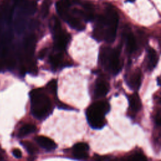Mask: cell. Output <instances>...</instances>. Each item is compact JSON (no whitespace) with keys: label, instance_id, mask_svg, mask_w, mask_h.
I'll list each match as a JSON object with an SVG mask.
<instances>
[{"label":"cell","instance_id":"6da1fadb","mask_svg":"<svg viewBox=\"0 0 161 161\" xmlns=\"http://www.w3.org/2000/svg\"><path fill=\"white\" fill-rule=\"evenodd\" d=\"M30 95L32 114L38 120L46 118L52 111V104L49 98L40 90H32Z\"/></svg>","mask_w":161,"mask_h":161},{"label":"cell","instance_id":"7a4b0ae2","mask_svg":"<svg viewBox=\"0 0 161 161\" xmlns=\"http://www.w3.org/2000/svg\"><path fill=\"white\" fill-rule=\"evenodd\" d=\"M110 110V104L105 101L93 103L87 108L86 117L87 122L94 129H101L105 125V115Z\"/></svg>","mask_w":161,"mask_h":161},{"label":"cell","instance_id":"3957f363","mask_svg":"<svg viewBox=\"0 0 161 161\" xmlns=\"http://www.w3.org/2000/svg\"><path fill=\"white\" fill-rule=\"evenodd\" d=\"M101 62L104 69L113 74H117L122 69V64L120 59V51L106 47L101 52Z\"/></svg>","mask_w":161,"mask_h":161},{"label":"cell","instance_id":"277c9868","mask_svg":"<svg viewBox=\"0 0 161 161\" xmlns=\"http://www.w3.org/2000/svg\"><path fill=\"white\" fill-rule=\"evenodd\" d=\"M104 37V40L108 43L114 42L117 34L118 23L117 13L111 8H108L106 13L103 16Z\"/></svg>","mask_w":161,"mask_h":161},{"label":"cell","instance_id":"5b68a950","mask_svg":"<svg viewBox=\"0 0 161 161\" xmlns=\"http://www.w3.org/2000/svg\"><path fill=\"white\" fill-rule=\"evenodd\" d=\"M35 37L34 35H30L28 36L25 41V49L27 60L30 66V69L33 71L35 70V64L32 61L35 48Z\"/></svg>","mask_w":161,"mask_h":161},{"label":"cell","instance_id":"8992f818","mask_svg":"<svg viewBox=\"0 0 161 161\" xmlns=\"http://www.w3.org/2000/svg\"><path fill=\"white\" fill-rule=\"evenodd\" d=\"M54 38L56 49L59 51H62L67 45L70 40V35L66 32L62 30L59 33L54 35Z\"/></svg>","mask_w":161,"mask_h":161},{"label":"cell","instance_id":"52a82bcc","mask_svg":"<svg viewBox=\"0 0 161 161\" xmlns=\"http://www.w3.org/2000/svg\"><path fill=\"white\" fill-rule=\"evenodd\" d=\"M71 6L69 0H59L56 3V10L62 19L64 21L70 15L69 7Z\"/></svg>","mask_w":161,"mask_h":161},{"label":"cell","instance_id":"ba28073f","mask_svg":"<svg viewBox=\"0 0 161 161\" xmlns=\"http://www.w3.org/2000/svg\"><path fill=\"white\" fill-rule=\"evenodd\" d=\"M35 140L39 146L47 150H52L57 148V145L51 139L44 136H38Z\"/></svg>","mask_w":161,"mask_h":161},{"label":"cell","instance_id":"9c48e42d","mask_svg":"<svg viewBox=\"0 0 161 161\" xmlns=\"http://www.w3.org/2000/svg\"><path fill=\"white\" fill-rule=\"evenodd\" d=\"M37 10V4L34 1H27L23 2L20 6V14L23 16H30L34 15Z\"/></svg>","mask_w":161,"mask_h":161},{"label":"cell","instance_id":"30bf717a","mask_svg":"<svg viewBox=\"0 0 161 161\" xmlns=\"http://www.w3.org/2000/svg\"><path fill=\"white\" fill-rule=\"evenodd\" d=\"M110 90L108 83L103 79L98 80L95 87V95L97 97H103L107 95Z\"/></svg>","mask_w":161,"mask_h":161},{"label":"cell","instance_id":"8fae6325","mask_svg":"<svg viewBox=\"0 0 161 161\" xmlns=\"http://www.w3.org/2000/svg\"><path fill=\"white\" fill-rule=\"evenodd\" d=\"M123 36L125 37L126 51L129 54L133 53L136 48L135 38L131 31H126Z\"/></svg>","mask_w":161,"mask_h":161},{"label":"cell","instance_id":"7c38bea8","mask_svg":"<svg viewBox=\"0 0 161 161\" xmlns=\"http://www.w3.org/2000/svg\"><path fill=\"white\" fill-rule=\"evenodd\" d=\"M142 79L141 71L138 69L132 74L129 79V86L133 90H138L140 86Z\"/></svg>","mask_w":161,"mask_h":161},{"label":"cell","instance_id":"4fadbf2b","mask_svg":"<svg viewBox=\"0 0 161 161\" xmlns=\"http://www.w3.org/2000/svg\"><path fill=\"white\" fill-rule=\"evenodd\" d=\"M68 25L73 29L77 30L78 31H82L85 28L84 25L80 21V20L76 17V16L70 14L67 18L65 20Z\"/></svg>","mask_w":161,"mask_h":161},{"label":"cell","instance_id":"5bb4252c","mask_svg":"<svg viewBox=\"0 0 161 161\" xmlns=\"http://www.w3.org/2000/svg\"><path fill=\"white\" fill-rule=\"evenodd\" d=\"M158 62V55L156 51L150 48L148 51V69L150 71H152L154 69Z\"/></svg>","mask_w":161,"mask_h":161},{"label":"cell","instance_id":"9a60e30c","mask_svg":"<svg viewBox=\"0 0 161 161\" xmlns=\"http://www.w3.org/2000/svg\"><path fill=\"white\" fill-rule=\"evenodd\" d=\"M129 104L131 109L134 111H139L142 107L141 100L139 95L136 93H134L128 97Z\"/></svg>","mask_w":161,"mask_h":161},{"label":"cell","instance_id":"2e32d148","mask_svg":"<svg viewBox=\"0 0 161 161\" xmlns=\"http://www.w3.org/2000/svg\"><path fill=\"white\" fill-rule=\"evenodd\" d=\"M36 130V126L32 124H25L20 128L18 132L19 137H24L30 133L35 132Z\"/></svg>","mask_w":161,"mask_h":161},{"label":"cell","instance_id":"e0dca14e","mask_svg":"<svg viewBox=\"0 0 161 161\" xmlns=\"http://www.w3.org/2000/svg\"><path fill=\"white\" fill-rule=\"evenodd\" d=\"M62 59V55L61 53H58L52 55L50 58V62L51 65L54 67L56 68L60 66Z\"/></svg>","mask_w":161,"mask_h":161},{"label":"cell","instance_id":"ac0fdd59","mask_svg":"<svg viewBox=\"0 0 161 161\" xmlns=\"http://www.w3.org/2000/svg\"><path fill=\"white\" fill-rule=\"evenodd\" d=\"M52 4L51 0H44L43 4L42 5L41 8V15L43 18L47 17V16L49 14V8Z\"/></svg>","mask_w":161,"mask_h":161},{"label":"cell","instance_id":"d6986e66","mask_svg":"<svg viewBox=\"0 0 161 161\" xmlns=\"http://www.w3.org/2000/svg\"><path fill=\"white\" fill-rule=\"evenodd\" d=\"M21 144L23 145V146L27 149L28 152L30 154H34L38 151V149L35 147V145L30 142L25 141V142H23Z\"/></svg>","mask_w":161,"mask_h":161},{"label":"cell","instance_id":"ffe728a7","mask_svg":"<svg viewBox=\"0 0 161 161\" xmlns=\"http://www.w3.org/2000/svg\"><path fill=\"white\" fill-rule=\"evenodd\" d=\"M89 149V146L86 143L80 142L74 145V150H79V151H84L87 152Z\"/></svg>","mask_w":161,"mask_h":161},{"label":"cell","instance_id":"44dd1931","mask_svg":"<svg viewBox=\"0 0 161 161\" xmlns=\"http://www.w3.org/2000/svg\"><path fill=\"white\" fill-rule=\"evenodd\" d=\"M47 87L50 92H51L53 94H56L57 93V89H58V84L57 80H52L51 81L47 84Z\"/></svg>","mask_w":161,"mask_h":161},{"label":"cell","instance_id":"7402d4cb","mask_svg":"<svg viewBox=\"0 0 161 161\" xmlns=\"http://www.w3.org/2000/svg\"><path fill=\"white\" fill-rule=\"evenodd\" d=\"M73 154H74V156L78 159H84L87 157V152H84V151L74 150Z\"/></svg>","mask_w":161,"mask_h":161},{"label":"cell","instance_id":"603a6c76","mask_svg":"<svg viewBox=\"0 0 161 161\" xmlns=\"http://www.w3.org/2000/svg\"><path fill=\"white\" fill-rule=\"evenodd\" d=\"M130 160H146V157H145L143 155L140 153H136V154L130 156L128 158Z\"/></svg>","mask_w":161,"mask_h":161},{"label":"cell","instance_id":"cb8c5ba5","mask_svg":"<svg viewBox=\"0 0 161 161\" xmlns=\"http://www.w3.org/2000/svg\"><path fill=\"white\" fill-rule=\"evenodd\" d=\"M13 154L14 157H15L16 158H18V159H20L22 157V153H21V150L18 149H15L13 150Z\"/></svg>","mask_w":161,"mask_h":161},{"label":"cell","instance_id":"d4e9b609","mask_svg":"<svg viewBox=\"0 0 161 161\" xmlns=\"http://www.w3.org/2000/svg\"><path fill=\"white\" fill-rule=\"evenodd\" d=\"M47 52V48H45V49H42V51H40L39 54H38V59H43L45 56Z\"/></svg>","mask_w":161,"mask_h":161},{"label":"cell","instance_id":"484cf974","mask_svg":"<svg viewBox=\"0 0 161 161\" xmlns=\"http://www.w3.org/2000/svg\"><path fill=\"white\" fill-rule=\"evenodd\" d=\"M159 81H160V77H159L157 78V83H158V85H160V83H159Z\"/></svg>","mask_w":161,"mask_h":161},{"label":"cell","instance_id":"4316f807","mask_svg":"<svg viewBox=\"0 0 161 161\" xmlns=\"http://www.w3.org/2000/svg\"><path fill=\"white\" fill-rule=\"evenodd\" d=\"M128 2H131V3H133V2H135V0H128Z\"/></svg>","mask_w":161,"mask_h":161}]
</instances>
